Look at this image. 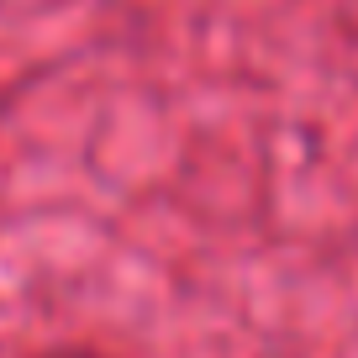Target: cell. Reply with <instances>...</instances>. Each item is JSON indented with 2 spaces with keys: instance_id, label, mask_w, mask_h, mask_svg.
<instances>
[{
  "instance_id": "obj_1",
  "label": "cell",
  "mask_w": 358,
  "mask_h": 358,
  "mask_svg": "<svg viewBox=\"0 0 358 358\" xmlns=\"http://www.w3.org/2000/svg\"><path fill=\"white\" fill-rule=\"evenodd\" d=\"M37 358H106V353H95V348H48Z\"/></svg>"
}]
</instances>
